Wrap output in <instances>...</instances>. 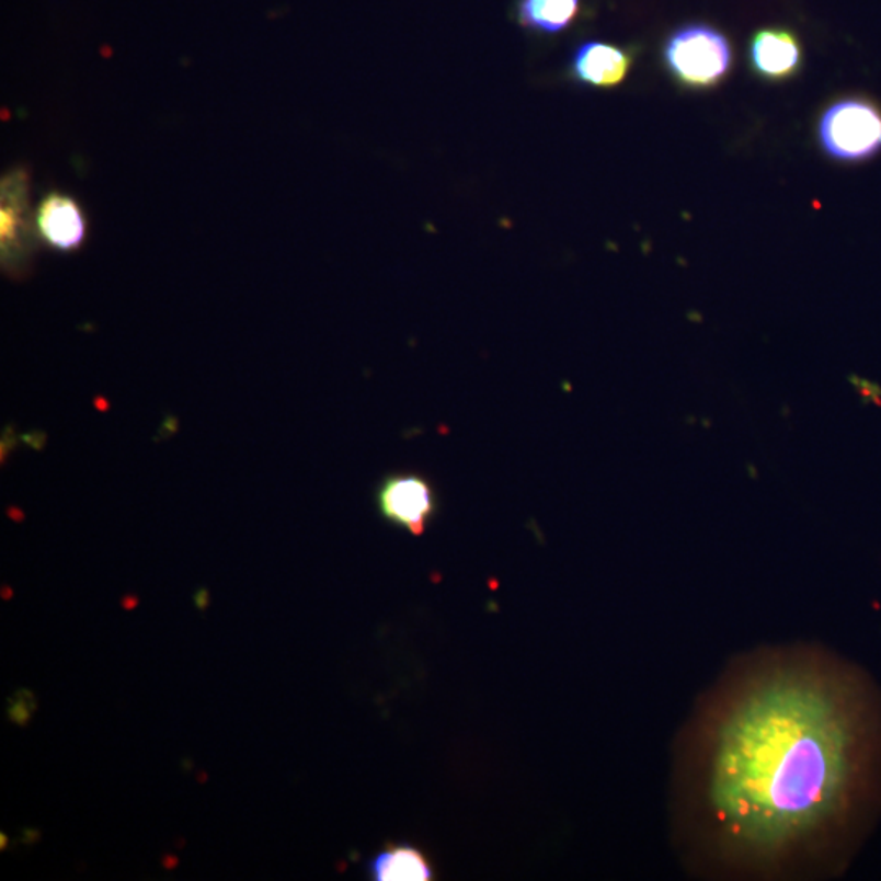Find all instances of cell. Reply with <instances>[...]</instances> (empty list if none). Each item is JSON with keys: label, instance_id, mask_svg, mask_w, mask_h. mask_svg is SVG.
Masks as SVG:
<instances>
[{"label": "cell", "instance_id": "cell-1", "mask_svg": "<svg viewBox=\"0 0 881 881\" xmlns=\"http://www.w3.org/2000/svg\"><path fill=\"white\" fill-rule=\"evenodd\" d=\"M870 699L816 661H777L734 684L707 725L697 783L719 849L767 866L846 826L879 751Z\"/></svg>", "mask_w": 881, "mask_h": 881}, {"label": "cell", "instance_id": "cell-2", "mask_svg": "<svg viewBox=\"0 0 881 881\" xmlns=\"http://www.w3.org/2000/svg\"><path fill=\"white\" fill-rule=\"evenodd\" d=\"M824 150L840 162H866L881 152V108L866 96L831 105L820 123Z\"/></svg>", "mask_w": 881, "mask_h": 881}, {"label": "cell", "instance_id": "cell-3", "mask_svg": "<svg viewBox=\"0 0 881 881\" xmlns=\"http://www.w3.org/2000/svg\"><path fill=\"white\" fill-rule=\"evenodd\" d=\"M664 59L670 71L686 85L710 87L729 72L732 49L717 30L690 25L667 39Z\"/></svg>", "mask_w": 881, "mask_h": 881}, {"label": "cell", "instance_id": "cell-4", "mask_svg": "<svg viewBox=\"0 0 881 881\" xmlns=\"http://www.w3.org/2000/svg\"><path fill=\"white\" fill-rule=\"evenodd\" d=\"M377 508L393 526L420 536L435 519L438 499L428 480L402 473L384 480L377 492Z\"/></svg>", "mask_w": 881, "mask_h": 881}, {"label": "cell", "instance_id": "cell-5", "mask_svg": "<svg viewBox=\"0 0 881 881\" xmlns=\"http://www.w3.org/2000/svg\"><path fill=\"white\" fill-rule=\"evenodd\" d=\"M36 230L53 249L72 252L87 237L85 213L71 196L52 193L36 211Z\"/></svg>", "mask_w": 881, "mask_h": 881}, {"label": "cell", "instance_id": "cell-6", "mask_svg": "<svg viewBox=\"0 0 881 881\" xmlns=\"http://www.w3.org/2000/svg\"><path fill=\"white\" fill-rule=\"evenodd\" d=\"M632 55L619 46L600 42L583 43L572 59V73L579 82L593 87H616L632 66Z\"/></svg>", "mask_w": 881, "mask_h": 881}, {"label": "cell", "instance_id": "cell-7", "mask_svg": "<svg viewBox=\"0 0 881 881\" xmlns=\"http://www.w3.org/2000/svg\"><path fill=\"white\" fill-rule=\"evenodd\" d=\"M754 69L770 80L792 77L802 65L799 39L786 30H760L751 42Z\"/></svg>", "mask_w": 881, "mask_h": 881}, {"label": "cell", "instance_id": "cell-8", "mask_svg": "<svg viewBox=\"0 0 881 881\" xmlns=\"http://www.w3.org/2000/svg\"><path fill=\"white\" fill-rule=\"evenodd\" d=\"M376 881H432L435 867L420 847L412 844H387L369 863Z\"/></svg>", "mask_w": 881, "mask_h": 881}, {"label": "cell", "instance_id": "cell-9", "mask_svg": "<svg viewBox=\"0 0 881 881\" xmlns=\"http://www.w3.org/2000/svg\"><path fill=\"white\" fill-rule=\"evenodd\" d=\"M580 0H519L517 20L524 28L539 33H560L576 19Z\"/></svg>", "mask_w": 881, "mask_h": 881}, {"label": "cell", "instance_id": "cell-10", "mask_svg": "<svg viewBox=\"0 0 881 881\" xmlns=\"http://www.w3.org/2000/svg\"><path fill=\"white\" fill-rule=\"evenodd\" d=\"M747 472H750L751 479L753 480L759 479V473H757V469L756 467L753 466V464H747Z\"/></svg>", "mask_w": 881, "mask_h": 881}, {"label": "cell", "instance_id": "cell-11", "mask_svg": "<svg viewBox=\"0 0 881 881\" xmlns=\"http://www.w3.org/2000/svg\"><path fill=\"white\" fill-rule=\"evenodd\" d=\"M780 413H783V416H789L790 415L789 407H783V409L780 410Z\"/></svg>", "mask_w": 881, "mask_h": 881}, {"label": "cell", "instance_id": "cell-12", "mask_svg": "<svg viewBox=\"0 0 881 881\" xmlns=\"http://www.w3.org/2000/svg\"><path fill=\"white\" fill-rule=\"evenodd\" d=\"M702 426H706V428H710V422H709V420L703 419V420H702Z\"/></svg>", "mask_w": 881, "mask_h": 881}, {"label": "cell", "instance_id": "cell-13", "mask_svg": "<svg viewBox=\"0 0 881 881\" xmlns=\"http://www.w3.org/2000/svg\"><path fill=\"white\" fill-rule=\"evenodd\" d=\"M686 422L687 423H694V422H696V420H694L693 416H689V419H687Z\"/></svg>", "mask_w": 881, "mask_h": 881}]
</instances>
